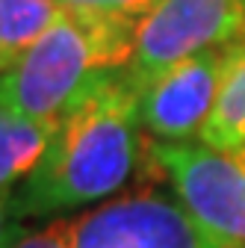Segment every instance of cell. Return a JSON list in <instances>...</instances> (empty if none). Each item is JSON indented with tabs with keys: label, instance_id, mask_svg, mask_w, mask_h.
<instances>
[{
	"label": "cell",
	"instance_id": "cell-4",
	"mask_svg": "<svg viewBox=\"0 0 245 248\" xmlns=\"http://www.w3.org/2000/svg\"><path fill=\"white\" fill-rule=\"evenodd\" d=\"M245 0H157L139 27L124 77L142 92L180 59L242 42Z\"/></svg>",
	"mask_w": 245,
	"mask_h": 248
},
{
	"label": "cell",
	"instance_id": "cell-12",
	"mask_svg": "<svg viewBox=\"0 0 245 248\" xmlns=\"http://www.w3.org/2000/svg\"><path fill=\"white\" fill-rule=\"evenodd\" d=\"M12 213H18L15 198L9 195V189H0V248H9L18 236V228L12 225Z\"/></svg>",
	"mask_w": 245,
	"mask_h": 248
},
{
	"label": "cell",
	"instance_id": "cell-10",
	"mask_svg": "<svg viewBox=\"0 0 245 248\" xmlns=\"http://www.w3.org/2000/svg\"><path fill=\"white\" fill-rule=\"evenodd\" d=\"M65 9H80V12H98V15H118V18H133L142 21L157 0H59Z\"/></svg>",
	"mask_w": 245,
	"mask_h": 248
},
{
	"label": "cell",
	"instance_id": "cell-6",
	"mask_svg": "<svg viewBox=\"0 0 245 248\" xmlns=\"http://www.w3.org/2000/svg\"><path fill=\"white\" fill-rule=\"evenodd\" d=\"M230 45H216L180 59L139 92V121L157 142H186L201 136L222 92Z\"/></svg>",
	"mask_w": 245,
	"mask_h": 248
},
{
	"label": "cell",
	"instance_id": "cell-11",
	"mask_svg": "<svg viewBox=\"0 0 245 248\" xmlns=\"http://www.w3.org/2000/svg\"><path fill=\"white\" fill-rule=\"evenodd\" d=\"M9 248H71V242L65 239L62 225H50L42 231H30V233H18L15 242Z\"/></svg>",
	"mask_w": 245,
	"mask_h": 248
},
{
	"label": "cell",
	"instance_id": "cell-2",
	"mask_svg": "<svg viewBox=\"0 0 245 248\" xmlns=\"http://www.w3.org/2000/svg\"><path fill=\"white\" fill-rule=\"evenodd\" d=\"M133 18L65 9L15 65L0 71V104L53 124L112 71H124L136 45Z\"/></svg>",
	"mask_w": 245,
	"mask_h": 248
},
{
	"label": "cell",
	"instance_id": "cell-3",
	"mask_svg": "<svg viewBox=\"0 0 245 248\" xmlns=\"http://www.w3.org/2000/svg\"><path fill=\"white\" fill-rule=\"evenodd\" d=\"M148 157L222 248H245V157L204 142H151Z\"/></svg>",
	"mask_w": 245,
	"mask_h": 248
},
{
	"label": "cell",
	"instance_id": "cell-8",
	"mask_svg": "<svg viewBox=\"0 0 245 248\" xmlns=\"http://www.w3.org/2000/svg\"><path fill=\"white\" fill-rule=\"evenodd\" d=\"M53 127L30 121L0 104V189H12L18 180H27L45 157Z\"/></svg>",
	"mask_w": 245,
	"mask_h": 248
},
{
	"label": "cell",
	"instance_id": "cell-7",
	"mask_svg": "<svg viewBox=\"0 0 245 248\" xmlns=\"http://www.w3.org/2000/svg\"><path fill=\"white\" fill-rule=\"evenodd\" d=\"M198 139L222 151L245 148V42H236L230 47L219 101L213 107Z\"/></svg>",
	"mask_w": 245,
	"mask_h": 248
},
{
	"label": "cell",
	"instance_id": "cell-13",
	"mask_svg": "<svg viewBox=\"0 0 245 248\" xmlns=\"http://www.w3.org/2000/svg\"><path fill=\"white\" fill-rule=\"evenodd\" d=\"M239 154H242V157H245V148H242V151H239Z\"/></svg>",
	"mask_w": 245,
	"mask_h": 248
},
{
	"label": "cell",
	"instance_id": "cell-14",
	"mask_svg": "<svg viewBox=\"0 0 245 248\" xmlns=\"http://www.w3.org/2000/svg\"><path fill=\"white\" fill-rule=\"evenodd\" d=\"M242 42H245V33H242Z\"/></svg>",
	"mask_w": 245,
	"mask_h": 248
},
{
	"label": "cell",
	"instance_id": "cell-9",
	"mask_svg": "<svg viewBox=\"0 0 245 248\" xmlns=\"http://www.w3.org/2000/svg\"><path fill=\"white\" fill-rule=\"evenodd\" d=\"M59 15V0H0V71L15 65Z\"/></svg>",
	"mask_w": 245,
	"mask_h": 248
},
{
	"label": "cell",
	"instance_id": "cell-1",
	"mask_svg": "<svg viewBox=\"0 0 245 248\" xmlns=\"http://www.w3.org/2000/svg\"><path fill=\"white\" fill-rule=\"evenodd\" d=\"M139 89L112 71L53 124L45 157L24 180L18 213L50 216L95 204L127 183L142 154Z\"/></svg>",
	"mask_w": 245,
	"mask_h": 248
},
{
	"label": "cell",
	"instance_id": "cell-5",
	"mask_svg": "<svg viewBox=\"0 0 245 248\" xmlns=\"http://www.w3.org/2000/svg\"><path fill=\"white\" fill-rule=\"evenodd\" d=\"M71 248H222L180 201L133 192L71 222H59Z\"/></svg>",
	"mask_w": 245,
	"mask_h": 248
}]
</instances>
